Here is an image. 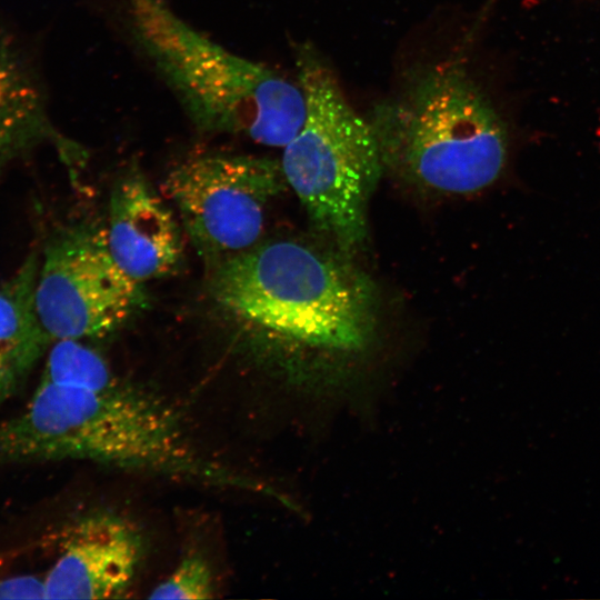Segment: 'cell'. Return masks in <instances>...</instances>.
<instances>
[{
    "label": "cell",
    "mask_w": 600,
    "mask_h": 600,
    "mask_svg": "<svg viewBox=\"0 0 600 600\" xmlns=\"http://www.w3.org/2000/svg\"><path fill=\"white\" fill-rule=\"evenodd\" d=\"M51 140L69 163L83 151L60 137L46 117L40 96L16 63L0 53V162Z\"/></svg>",
    "instance_id": "8fae6325"
},
{
    "label": "cell",
    "mask_w": 600,
    "mask_h": 600,
    "mask_svg": "<svg viewBox=\"0 0 600 600\" xmlns=\"http://www.w3.org/2000/svg\"><path fill=\"white\" fill-rule=\"evenodd\" d=\"M296 66L307 114L283 148L281 169L316 229L349 252L367 236V207L383 167L380 149L369 121L310 43L297 46Z\"/></svg>",
    "instance_id": "5b68a950"
},
{
    "label": "cell",
    "mask_w": 600,
    "mask_h": 600,
    "mask_svg": "<svg viewBox=\"0 0 600 600\" xmlns=\"http://www.w3.org/2000/svg\"><path fill=\"white\" fill-rule=\"evenodd\" d=\"M211 270L212 298L243 322L319 349L353 351L369 341L371 283L339 256L279 240L254 244Z\"/></svg>",
    "instance_id": "277c9868"
},
{
    "label": "cell",
    "mask_w": 600,
    "mask_h": 600,
    "mask_svg": "<svg viewBox=\"0 0 600 600\" xmlns=\"http://www.w3.org/2000/svg\"><path fill=\"white\" fill-rule=\"evenodd\" d=\"M126 13L131 40L199 132L284 148L301 130L300 84L213 42L164 0H126Z\"/></svg>",
    "instance_id": "3957f363"
},
{
    "label": "cell",
    "mask_w": 600,
    "mask_h": 600,
    "mask_svg": "<svg viewBox=\"0 0 600 600\" xmlns=\"http://www.w3.org/2000/svg\"><path fill=\"white\" fill-rule=\"evenodd\" d=\"M216 596V584L208 561L200 554L183 557L173 571L159 583L150 599L204 600Z\"/></svg>",
    "instance_id": "4fadbf2b"
},
{
    "label": "cell",
    "mask_w": 600,
    "mask_h": 600,
    "mask_svg": "<svg viewBox=\"0 0 600 600\" xmlns=\"http://www.w3.org/2000/svg\"><path fill=\"white\" fill-rule=\"evenodd\" d=\"M41 378V381L96 392L123 381L100 353L78 339H60L51 343Z\"/></svg>",
    "instance_id": "7c38bea8"
},
{
    "label": "cell",
    "mask_w": 600,
    "mask_h": 600,
    "mask_svg": "<svg viewBox=\"0 0 600 600\" xmlns=\"http://www.w3.org/2000/svg\"><path fill=\"white\" fill-rule=\"evenodd\" d=\"M142 284L113 260L104 228L77 223L47 241L36 283L40 321L53 341L101 338L144 306Z\"/></svg>",
    "instance_id": "8992f818"
},
{
    "label": "cell",
    "mask_w": 600,
    "mask_h": 600,
    "mask_svg": "<svg viewBox=\"0 0 600 600\" xmlns=\"http://www.w3.org/2000/svg\"><path fill=\"white\" fill-rule=\"evenodd\" d=\"M286 182L276 160L207 154L172 169L164 190L184 232L212 268L257 243L266 210Z\"/></svg>",
    "instance_id": "52a82bcc"
},
{
    "label": "cell",
    "mask_w": 600,
    "mask_h": 600,
    "mask_svg": "<svg viewBox=\"0 0 600 600\" xmlns=\"http://www.w3.org/2000/svg\"><path fill=\"white\" fill-rule=\"evenodd\" d=\"M0 599H46L44 578L33 574L0 578Z\"/></svg>",
    "instance_id": "5bb4252c"
},
{
    "label": "cell",
    "mask_w": 600,
    "mask_h": 600,
    "mask_svg": "<svg viewBox=\"0 0 600 600\" xmlns=\"http://www.w3.org/2000/svg\"><path fill=\"white\" fill-rule=\"evenodd\" d=\"M39 257L31 253L0 284V408L18 391L52 340L36 307Z\"/></svg>",
    "instance_id": "30bf717a"
},
{
    "label": "cell",
    "mask_w": 600,
    "mask_h": 600,
    "mask_svg": "<svg viewBox=\"0 0 600 600\" xmlns=\"http://www.w3.org/2000/svg\"><path fill=\"white\" fill-rule=\"evenodd\" d=\"M104 231L113 260L138 283L166 277L181 263V228L137 168L113 186Z\"/></svg>",
    "instance_id": "9c48e42d"
},
{
    "label": "cell",
    "mask_w": 600,
    "mask_h": 600,
    "mask_svg": "<svg viewBox=\"0 0 600 600\" xmlns=\"http://www.w3.org/2000/svg\"><path fill=\"white\" fill-rule=\"evenodd\" d=\"M143 554L139 531L110 513L78 521L44 577L46 599H117L131 588Z\"/></svg>",
    "instance_id": "ba28073f"
},
{
    "label": "cell",
    "mask_w": 600,
    "mask_h": 600,
    "mask_svg": "<svg viewBox=\"0 0 600 600\" xmlns=\"http://www.w3.org/2000/svg\"><path fill=\"white\" fill-rule=\"evenodd\" d=\"M368 121L383 166L438 191L478 192L508 166L510 127L459 56L414 67Z\"/></svg>",
    "instance_id": "7a4b0ae2"
},
{
    "label": "cell",
    "mask_w": 600,
    "mask_h": 600,
    "mask_svg": "<svg viewBox=\"0 0 600 600\" xmlns=\"http://www.w3.org/2000/svg\"><path fill=\"white\" fill-rule=\"evenodd\" d=\"M54 460L269 492L254 478L207 456L167 400L126 381L100 392L41 381L24 410L0 424V463Z\"/></svg>",
    "instance_id": "6da1fadb"
}]
</instances>
